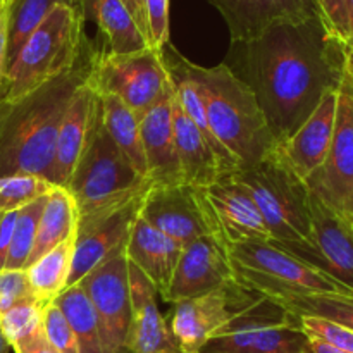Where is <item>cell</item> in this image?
Here are the masks:
<instances>
[{"label":"cell","mask_w":353,"mask_h":353,"mask_svg":"<svg viewBox=\"0 0 353 353\" xmlns=\"http://www.w3.org/2000/svg\"><path fill=\"white\" fill-rule=\"evenodd\" d=\"M224 64L254 92L276 145H281L326 93L340 88L348 48L321 17H312L276 24L247 43H231Z\"/></svg>","instance_id":"obj_1"},{"label":"cell","mask_w":353,"mask_h":353,"mask_svg":"<svg viewBox=\"0 0 353 353\" xmlns=\"http://www.w3.org/2000/svg\"><path fill=\"white\" fill-rule=\"evenodd\" d=\"M97 48L90 41L72 69L17 102H0V176L50 181L59 128L72 95L88 79Z\"/></svg>","instance_id":"obj_2"},{"label":"cell","mask_w":353,"mask_h":353,"mask_svg":"<svg viewBox=\"0 0 353 353\" xmlns=\"http://www.w3.org/2000/svg\"><path fill=\"white\" fill-rule=\"evenodd\" d=\"M183 65L199 88L210 130L238 168H252L276 150L274 137L247 83L224 62L216 68H202L183 57Z\"/></svg>","instance_id":"obj_3"},{"label":"cell","mask_w":353,"mask_h":353,"mask_svg":"<svg viewBox=\"0 0 353 353\" xmlns=\"http://www.w3.org/2000/svg\"><path fill=\"white\" fill-rule=\"evenodd\" d=\"M88 45L83 10L57 6L28 37L7 69L0 102H17L68 72Z\"/></svg>","instance_id":"obj_4"},{"label":"cell","mask_w":353,"mask_h":353,"mask_svg":"<svg viewBox=\"0 0 353 353\" xmlns=\"http://www.w3.org/2000/svg\"><path fill=\"white\" fill-rule=\"evenodd\" d=\"M233 178L250 192L272 241L310 245V192L278 150Z\"/></svg>","instance_id":"obj_5"},{"label":"cell","mask_w":353,"mask_h":353,"mask_svg":"<svg viewBox=\"0 0 353 353\" xmlns=\"http://www.w3.org/2000/svg\"><path fill=\"white\" fill-rule=\"evenodd\" d=\"M152 183L141 178L126 155L117 148L102 119V109H97L85 150L69 179L68 190L78 209V217L97 209L134 195Z\"/></svg>","instance_id":"obj_6"},{"label":"cell","mask_w":353,"mask_h":353,"mask_svg":"<svg viewBox=\"0 0 353 353\" xmlns=\"http://www.w3.org/2000/svg\"><path fill=\"white\" fill-rule=\"evenodd\" d=\"M230 259L234 281L264 296L279 293L299 295H353L345 286L310 268L274 241H245L231 245Z\"/></svg>","instance_id":"obj_7"},{"label":"cell","mask_w":353,"mask_h":353,"mask_svg":"<svg viewBox=\"0 0 353 353\" xmlns=\"http://www.w3.org/2000/svg\"><path fill=\"white\" fill-rule=\"evenodd\" d=\"M88 85L97 95L119 99L138 117H143L171 85L162 50L145 48L134 54L95 50Z\"/></svg>","instance_id":"obj_8"},{"label":"cell","mask_w":353,"mask_h":353,"mask_svg":"<svg viewBox=\"0 0 353 353\" xmlns=\"http://www.w3.org/2000/svg\"><path fill=\"white\" fill-rule=\"evenodd\" d=\"M307 345L299 319L262 296L217 331L200 353H307Z\"/></svg>","instance_id":"obj_9"},{"label":"cell","mask_w":353,"mask_h":353,"mask_svg":"<svg viewBox=\"0 0 353 353\" xmlns=\"http://www.w3.org/2000/svg\"><path fill=\"white\" fill-rule=\"evenodd\" d=\"M150 186L134 195L78 217L68 288L81 281L103 261L126 248L128 238L133 230L134 221L140 216Z\"/></svg>","instance_id":"obj_10"},{"label":"cell","mask_w":353,"mask_h":353,"mask_svg":"<svg viewBox=\"0 0 353 353\" xmlns=\"http://www.w3.org/2000/svg\"><path fill=\"white\" fill-rule=\"evenodd\" d=\"M262 296L231 281L195 299L174 303L168 327L179 353H200L217 331L252 309Z\"/></svg>","instance_id":"obj_11"},{"label":"cell","mask_w":353,"mask_h":353,"mask_svg":"<svg viewBox=\"0 0 353 353\" xmlns=\"http://www.w3.org/2000/svg\"><path fill=\"white\" fill-rule=\"evenodd\" d=\"M310 195L353 221V72L347 65L338 88L336 124L323 165L305 179Z\"/></svg>","instance_id":"obj_12"},{"label":"cell","mask_w":353,"mask_h":353,"mask_svg":"<svg viewBox=\"0 0 353 353\" xmlns=\"http://www.w3.org/2000/svg\"><path fill=\"white\" fill-rule=\"evenodd\" d=\"M140 216L152 228L179 241L183 247L202 236H216L224 241L203 188L185 183L172 186L152 185Z\"/></svg>","instance_id":"obj_13"},{"label":"cell","mask_w":353,"mask_h":353,"mask_svg":"<svg viewBox=\"0 0 353 353\" xmlns=\"http://www.w3.org/2000/svg\"><path fill=\"white\" fill-rule=\"evenodd\" d=\"M124 250L103 261L81 281L76 283L81 286L95 310L103 353H128L131 295L128 259Z\"/></svg>","instance_id":"obj_14"},{"label":"cell","mask_w":353,"mask_h":353,"mask_svg":"<svg viewBox=\"0 0 353 353\" xmlns=\"http://www.w3.org/2000/svg\"><path fill=\"white\" fill-rule=\"evenodd\" d=\"M309 205L310 245H278L353 293V221L333 212L314 195Z\"/></svg>","instance_id":"obj_15"},{"label":"cell","mask_w":353,"mask_h":353,"mask_svg":"<svg viewBox=\"0 0 353 353\" xmlns=\"http://www.w3.org/2000/svg\"><path fill=\"white\" fill-rule=\"evenodd\" d=\"M231 281L234 271L226 243L216 236L196 238L183 247L164 302L174 305Z\"/></svg>","instance_id":"obj_16"},{"label":"cell","mask_w":353,"mask_h":353,"mask_svg":"<svg viewBox=\"0 0 353 353\" xmlns=\"http://www.w3.org/2000/svg\"><path fill=\"white\" fill-rule=\"evenodd\" d=\"M226 21L231 43H247L276 24L319 17L314 0H207Z\"/></svg>","instance_id":"obj_17"},{"label":"cell","mask_w":353,"mask_h":353,"mask_svg":"<svg viewBox=\"0 0 353 353\" xmlns=\"http://www.w3.org/2000/svg\"><path fill=\"white\" fill-rule=\"evenodd\" d=\"M203 192L212 205L221 236L228 248L245 241H271L257 203L233 174L221 176L216 183L203 188Z\"/></svg>","instance_id":"obj_18"},{"label":"cell","mask_w":353,"mask_h":353,"mask_svg":"<svg viewBox=\"0 0 353 353\" xmlns=\"http://www.w3.org/2000/svg\"><path fill=\"white\" fill-rule=\"evenodd\" d=\"M338 90L326 93L305 123L276 150L300 179L305 181L323 165L334 134Z\"/></svg>","instance_id":"obj_19"},{"label":"cell","mask_w":353,"mask_h":353,"mask_svg":"<svg viewBox=\"0 0 353 353\" xmlns=\"http://www.w3.org/2000/svg\"><path fill=\"white\" fill-rule=\"evenodd\" d=\"M141 145L148 181L155 186L181 185L183 176L172 130V83L154 107L140 119Z\"/></svg>","instance_id":"obj_20"},{"label":"cell","mask_w":353,"mask_h":353,"mask_svg":"<svg viewBox=\"0 0 353 353\" xmlns=\"http://www.w3.org/2000/svg\"><path fill=\"white\" fill-rule=\"evenodd\" d=\"M131 295V324L128 353H171L176 343L157 305V292L152 283L128 262Z\"/></svg>","instance_id":"obj_21"},{"label":"cell","mask_w":353,"mask_h":353,"mask_svg":"<svg viewBox=\"0 0 353 353\" xmlns=\"http://www.w3.org/2000/svg\"><path fill=\"white\" fill-rule=\"evenodd\" d=\"M97 109H99V95L86 79L72 95L61 128H59L50 178L54 186H59V188L68 186L72 171L81 157V152L85 150Z\"/></svg>","instance_id":"obj_22"},{"label":"cell","mask_w":353,"mask_h":353,"mask_svg":"<svg viewBox=\"0 0 353 353\" xmlns=\"http://www.w3.org/2000/svg\"><path fill=\"white\" fill-rule=\"evenodd\" d=\"M126 259L155 288L162 300L168 295L183 245L152 228L141 216L134 221L126 243Z\"/></svg>","instance_id":"obj_23"},{"label":"cell","mask_w":353,"mask_h":353,"mask_svg":"<svg viewBox=\"0 0 353 353\" xmlns=\"http://www.w3.org/2000/svg\"><path fill=\"white\" fill-rule=\"evenodd\" d=\"M172 130L176 154L181 168L183 183L195 188H207L221 178V168L209 143L176 100L172 90Z\"/></svg>","instance_id":"obj_24"},{"label":"cell","mask_w":353,"mask_h":353,"mask_svg":"<svg viewBox=\"0 0 353 353\" xmlns=\"http://www.w3.org/2000/svg\"><path fill=\"white\" fill-rule=\"evenodd\" d=\"M83 16L99 26L105 40L103 50L109 54L124 55L152 48L121 0H83Z\"/></svg>","instance_id":"obj_25"},{"label":"cell","mask_w":353,"mask_h":353,"mask_svg":"<svg viewBox=\"0 0 353 353\" xmlns=\"http://www.w3.org/2000/svg\"><path fill=\"white\" fill-rule=\"evenodd\" d=\"M76 226H78V209H76L71 193L65 188L55 186L45 202L43 212H41L40 223H38L37 240H34L28 265L33 264L41 255L50 252L62 241L74 236Z\"/></svg>","instance_id":"obj_26"},{"label":"cell","mask_w":353,"mask_h":353,"mask_svg":"<svg viewBox=\"0 0 353 353\" xmlns=\"http://www.w3.org/2000/svg\"><path fill=\"white\" fill-rule=\"evenodd\" d=\"M74 236L62 241L24 269L34 299L41 307L54 303L59 295L68 288L72 254H74Z\"/></svg>","instance_id":"obj_27"},{"label":"cell","mask_w":353,"mask_h":353,"mask_svg":"<svg viewBox=\"0 0 353 353\" xmlns=\"http://www.w3.org/2000/svg\"><path fill=\"white\" fill-rule=\"evenodd\" d=\"M102 119L110 138L121 152L126 155L138 174L148 179V168L145 161L143 145L140 134V117L128 109L119 99L112 95H99Z\"/></svg>","instance_id":"obj_28"},{"label":"cell","mask_w":353,"mask_h":353,"mask_svg":"<svg viewBox=\"0 0 353 353\" xmlns=\"http://www.w3.org/2000/svg\"><path fill=\"white\" fill-rule=\"evenodd\" d=\"M271 302L295 317L312 316L347 326L353 331V295H299L279 293L268 296Z\"/></svg>","instance_id":"obj_29"},{"label":"cell","mask_w":353,"mask_h":353,"mask_svg":"<svg viewBox=\"0 0 353 353\" xmlns=\"http://www.w3.org/2000/svg\"><path fill=\"white\" fill-rule=\"evenodd\" d=\"M55 305L64 314L78 341L79 353H103L99 321L88 296L79 285L69 286L59 295Z\"/></svg>","instance_id":"obj_30"},{"label":"cell","mask_w":353,"mask_h":353,"mask_svg":"<svg viewBox=\"0 0 353 353\" xmlns=\"http://www.w3.org/2000/svg\"><path fill=\"white\" fill-rule=\"evenodd\" d=\"M57 6L83 10V0H10L9 57L7 69L16 59L24 41Z\"/></svg>","instance_id":"obj_31"},{"label":"cell","mask_w":353,"mask_h":353,"mask_svg":"<svg viewBox=\"0 0 353 353\" xmlns=\"http://www.w3.org/2000/svg\"><path fill=\"white\" fill-rule=\"evenodd\" d=\"M48 195L41 196V199L31 202L30 205L17 210V219L16 226H14L9 255H7L6 261V269H26L34 247V240H37L38 223H40Z\"/></svg>","instance_id":"obj_32"},{"label":"cell","mask_w":353,"mask_h":353,"mask_svg":"<svg viewBox=\"0 0 353 353\" xmlns=\"http://www.w3.org/2000/svg\"><path fill=\"white\" fill-rule=\"evenodd\" d=\"M55 186L33 174L0 176V214L16 212L48 195Z\"/></svg>","instance_id":"obj_33"},{"label":"cell","mask_w":353,"mask_h":353,"mask_svg":"<svg viewBox=\"0 0 353 353\" xmlns=\"http://www.w3.org/2000/svg\"><path fill=\"white\" fill-rule=\"evenodd\" d=\"M43 307L38 302H24L0 314V331L16 347L43 327Z\"/></svg>","instance_id":"obj_34"},{"label":"cell","mask_w":353,"mask_h":353,"mask_svg":"<svg viewBox=\"0 0 353 353\" xmlns=\"http://www.w3.org/2000/svg\"><path fill=\"white\" fill-rule=\"evenodd\" d=\"M296 319H299L302 331L309 338L324 341L338 350L353 353V331L348 330L347 326L312 316H302Z\"/></svg>","instance_id":"obj_35"},{"label":"cell","mask_w":353,"mask_h":353,"mask_svg":"<svg viewBox=\"0 0 353 353\" xmlns=\"http://www.w3.org/2000/svg\"><path fill=\"white\" fill-rule=\"evenodd\" d=\"M43 333L59 353H79L74 333L55 303H50L43 310Z\"/></svg>","instance_id":"obj_36"},{"label":"cell","mask_w":353,"mask_h":353,"mask_svg":"<svg viewBox=\"0 0 353 353\" xmlns=\"http://www.w3.org/2000/svg\"><path fill=\"white\" fill-rule=\"evenodd\" d=\"M24 302H37L26 271L24 269L0 271V314Z\"/></svg>","instance_id":"obj_37"},{"label":"cell","mask_w":353,"mask_h":353,"mask_svg":"<svg viewBox=\"0 0 353 353\" xmlns=\"http://www.w3.org/2000/svg\"><path fill=\"white\" fill-rule=\"evenodd\" d=\"M317 7L321 21L326 26V30L348 45L352 37V23H350V7L348 0H314Z\"/></svg>","instance_id":"obj_38"},{"label":"cell","mask_w":353,"mask_h":353,"mask_svg":"<svg viewBox=\"0 0 353 353\" xmlns=\"http://www.w3.org/2000/svg\"><path fill=\"white\" fill-rule=\"evenodd\" d=\"M152 48L161 52L169 43V0H143Z\"/></svg>","instance_id":"obj_39"},{"label":"cell","mask_w":353,"mask_h":353,"mask_svg":"<svg viewBox=\"0 0 353 353\" xmlns=\"http://www.w3.org/2000/svg\"><path fill=\"white\" fill-rule=\"evenodd\" d=\"M9 19L10 0H3L0 6V90L7 74V57H9Z\"/></svg>","instance_id":"obj_40"},{"label":"cell","mask_w":353,"mask_h":353,"mask_svg":"<svg viewBox=\"0 0 353 353\" xmlns=\"http://www.w3.org/2000/svg\"><path fill=\"white\" fill-rule=\"evenodd\" d=\"M17 210L16 212L0 214V271L6 269L7 255H9L10 241H12L14 226H16Z\"/></svg>","instance_id":"obj_41"},{"label":"cell","mask_w":353,"mask_h":353,"mask_svg":"<svg viewBox=\"0 0 353 353\" xmlns=\"http://www.w3.org/2000/svg\"><path fill=\"white\" fill-rule=\"evenodd\" d=\"M14 353H59L48 343L47 336L43 333V327H41L38 333H34L33 336H30L28 340L21 341L16 347H12Z\"/></svg>","instance_id":"obj_42"},{"label":"cell","mask_w":353,"mask_h":353,"mask_svg":"<svg viewBox=\"0 0 353 353\" xmlns=\"http://www.w3.org/2000/svg\"><path fill=\"white\" fill-rule=\"evenodd\" d=\"M124 3V7L128 9V12L131 14L133 21L137 23L138 30L141 31L145 38H147L148 45L152 47L150 41V30H148V21H147V14H145V3L143 0H121Z\"/></svg>","instance_id":"obj_43"},{"label":"cell","mask_w":353,"mask_h":353,"mask_svg":"<svg viewBox=\"0 0 353 353\" xmlns=\"http://www.w3.org/2000/svg\"><path fill=\"white\" fill-rule=\"evenodd\" d=\"M307 353H350L345 350H338V348L331 347V345L324 343V341L314 340L309 338V345H307Z\"/></svg>","instance_id":"obj_44"},{"label":"cell","mask_w":353,"mask_h":353,"mask_svg":"<svg viewBox=\"0 0 353 353\" xmlns=\"http://www.w3.org/2000/svg\"><path fill=\"white\" fill-rule=\"evenodd\" d=\"M10 350H12V347H10V343L6 340L2 331H0V353H10Z\"/></svg>","instance_id":"obj_45"},{"label":"cell","mask_w":353,"mask_h":353,"mask_svg":"<svg viewBox=\"0 0 353 353\" xmlns=\"http://www.w3.org/2000/svg\"><path fill=\"white\" fill-rule=\"evenodd\" d=\"M348 7H350V23H352V31H353V0H348Z\"/></svg>","instance_id":"obj_46"},{"label":"cell","mask_w":353,"mask_h":353,"mask_svg":"<svg viewBox=\"0 0 353 353\" xmlns=\"http://www.w3.org/2000/svg\"><path fill=\"white\" fill-rule=\"evenodd\" d=\"M347 48H348V52H350V54H353V31H352V37H350V41H348Z\"/></svg>","instance_id":"obj_47"},{"label":"cell","mask_w":353,"mask_h":353,"mask_svg":"<svg viewBox=\"0 0 353 353\" xmlns=\"http://www.w3.org/2000/svg\"><path fill=\"white\" fill-rule=\"evenodd\" d=\"M348 64H350V69H352V72H353V57L350 55V52H348Z\"/></svg>","instance_id":"obj_48"},{"label":"cell","mask_w":353,"mask_h":353,"mask_svg":"<svg viewBox=\"0 0 353 353\" xmlns=\"http://www.w3.org/2000/svg\"><path fill=\"white\" fill-rule=\"evenodd\" d=\"M2 2H3V0H0V6H2Z\"/></svg>","instance_id":"obj_49"},{"label":"cell","mask_w":353,"mask_h":353,"mask_svg":"<svg viewBox=\"0 0 353 353\" xmlns=\"http://www.w3.org/2000/svg\"><path fill=\"white\" fill-rule=\"evenodd\" d=\"M350 55H352V57H353V54H350Z\"/></svg>","instance_id":"obj_50"}]
</instances>
